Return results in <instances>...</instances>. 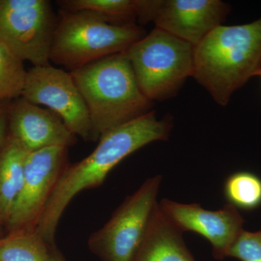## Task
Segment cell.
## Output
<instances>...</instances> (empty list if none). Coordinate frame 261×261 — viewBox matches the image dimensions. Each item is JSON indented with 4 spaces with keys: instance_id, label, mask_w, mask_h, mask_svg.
Returning <instances> with one entry per match:
<instances>
[{
    "instance_id": "1",
    "label": "cell",
    "mask_w": 261,
    "mask_h": 261,
    "mask_svg": "<svg viewBox=\"0 0 261 261\" xmlns=\"http://www.w3.org/2000/svg\"><path fill=\"white\" fill-rule=\"evenodd\" d=\"M172 127L171 119L159 120L152 111L101 136L92 153L65 168L36 231L55 245L60 220L75 196L102 185L113 168L135 151L155 141L167 140Z\"/></svg>"
},
{
    "instance_id": "2",
    "label": "cell",
    "mask_w": 261,
    "mask_h": 261,
    "mask_svg": "<svg viewBox=\"0 0 261 261\" xmlns=\"http://www.w3.org/2000/svg\"><path fill=\"white\" fill-rule=\"evenodd\" d=\"M260 73L261 18L243 25H220L194 49L192 77L224 107L235 91Z\"/></svg>"
},
{
    "instance_id": "3",
    "label": "cell",
    "mask_w": 261,
    "mask_h": 261,
    "mask_svg": "<svg viewBox=\"0 0 261 261\" xmlns=\"http://www.w3.org/2000/svg\"><path fill=\"white\" fill-rule=\"evenodd\" d=\"M70 73L88 108L94 142L152 111L153 102L141 91L126 51Z\"/></svg>"
},
{
    "instance_id": "4",
    "label": "cell",
    "mask_w": 261,
    "mask_h": 261,
    "mask_svg": "<svg viewBox=\"0 0 261 261\" xmlns=\"http://www.w3.org/2000/svg\"><path fill=\"white\" fill-rule=\"evenodd\" d=\"M146 35L145 29L136 23L114 25L91 12L60 9L49 61L73 71L106 57L126 53Z\"/></svg>"
},
{
    "instance_id": "5",
    "label": "cell",
    "mask_w": 261,
    "mask_h": 261,
    "mask_svg": "<svg viewBox=\"0 0 261 261\" xmlns=\"http://www.w3.org/2000/svg\"><path fill=\"white\" fill-rule=\"evenodd\" d=\"M194 47L154 28L126 51L137 84L146 97L163 101L177 94L194 68Z\"/></svg>"
},
{
    "instance_id": "6",
    "label": "cell",
    "mask_w": 261,
    "mask_h": 261,
    "mask_svg": "<svg viewBox=\"0 0 261 261\" xmlns=\"http://www.w3.org/2000/svg\"><path fill=\"white\" fill-rule=\"evenodd\" d=\"M162 176L147 178L113 213L109 221L89 237V250L102 261H134L159 209Z\"/></svg>"
},
{
    "instance_id": "7",
    "label": "cell",
    "mask_w": 261,
    "mask_h": 261,
    "mask_svg": "<svg viewBox=\"0 0 261 261\" xmlns=\"http://www.w3.org/2000/svg\"><path fill=\"white\" fill-rule=\"evenodd\" d=\"M56 22L47 0H0V43L34 66L49 65Z\"/></svg>"
},
{
    "instance_id": "8",
    "label": "cell",
    "mask_w": 261,
    "mask_h": 261,
    "mask_svg": "<svg viewBox=\"0 0 261 261\" xmlns=\"http://www.w3.org/2000/svg\"><path fill=\"white\" fill-rule=\"evenodd\" d=\"M64 147L29 152L23 186L5 226L7 234L35 231L58 180L68 166Z\"/></svg>"
},
{
    "instance_id": "9",
    "label": "cell",
    "mask_w": 261,
    "mask_h": 261,
    "mask_svg": "<svg viewBox=\"0 0 261 261\" xmlns=\"http://www.w3.org/2000/svg\"><path fill=\"white\" fill-rule=\"evenodd\" d=\"M22 97L56 113L75 137L94 142L88 108L70 72L50 64L33 67Z\"/></svg>"
},
{
    "instance_id": "10",
    "label": "cell",
    "mask_w": 261,
    "mask_h": 261,
    "mask_svg": "<svg viewBox=\"0 0 261 261\" xmlns=\"http://www.w3.org/2000/svg\"><path fill=\"white\" fill-rule=\"evenodd\" d=\"M229 11V5L220 0H139L137 20L153 22L155 28L195 47Z\"/></svg>"
},
{
    "instance_id": "11",
    "label": "cell",
    "mask_w": 261,
    "mask_h": 261,
    "mask_svg": "<svg viewBox=\"0 0 261 261\" xmlns=\"http://www.w3.org/2000/svg\"><path fill=\"white\" fill-rule=\"evenodd\" d=\"M159 209L182 232L193 231L207 239L212 245L213 255L218 260L228 257L231 247L244 230L245 219L229 204L218 211H208L200 204L163 199L159 202Z\"/></svg>"
},
{
    "instance_id": "12",
    "label": "cell",
    "mask_w": 261,
    "mask_h": 261,
    "mask_svg": "<svg viewBox=\"0 0 261 261\" xmlns=\"http://www.w3.org/2000/svg\"><path fill=\"white\" fill-rule=\"evenodd\" d=\"M8 132L29 152L51 147L68 148L76 142L61 117L23 97L8 104Z\"/></svg>"
},
{
    "instance_id": "13",
    "label": "cell",
    "mask_w": 261,
    "mask_h": 261,
    "mask_svg": "<svg viewBox=\"0 0 261 261\" xmlns=\"http://www.w3.org/2000/svg\"><path fill=\"white\" fill-rule=\"evenodd\" d=\"M134 261H196L187 248L183 232L165 217L159 205Z\"/></svg>"
},
{
    "instance_id": "14",
    "label": "cell",
    "mask_w": 261,
    "mask_h": 261,
    "mask_svg": "<svg viewBox=\"0 0 261 261\" xmlns=\"http://www.w3.org/2000/svg\"><path fill=\"white\" fill-rule=\"evenodd\" d=\"M29 152L8 132L0 146V225L3 229L23 186Z\"/></svg>"
},
{
    "instance_id": "15",
    "label": "cell",
    "mask_w": 261,
    "mask_h": 261,
    "mask_svg": "<svg viewBox=\"0 0 261 261\" xmlns=\"http://www.w3.org/2000/svg\"><path fill=\"white\" fill-rule=\"evenodd\" d=\"M37 231L0 238V261H53L51 249Z\"/></svg>"
},
{
    "instance_id": "16",
    "label": "cell",
    "mask_w": 261,
    "mask_h": 261,
    "mask_svg": "<svg viewBox=\"0 0 261 261\" xmlns=\"http://www.w3.org/2000/svg\"><path fill=\"white\" fill-rule=\"evenodd\" d=\"M57 4L67 11L95 13L114 25L135 23L138 17L139 0H61Z\"/></svg>"
},
{
    "instance_id": "17",
    "label": "cell",
    "mask_w": 261,
    "mask_h": 261,
    "mask_svg": "<svg viewBox=\"0 0 261 261\" xmlns=\"http://www.w3.org/2000/svg\"><path fill=\"white\" fill-rule=\"evenodd\" d=\"M223 192L227 204L238 210L254 211L261 206V178L255 173H231L225 180Z\"/></svg>"
},
{
    "instance_id": "18",
    "label": "cell",
    "mask_w": 261,
    "mask_h": 261,
    "mask_svg": "<svg viewBox=\"0 0 261 261\" xmlns=\"http://www.w3.org/2000/svg\"><path fill=\"white\" fill-rule=\"evenodd\" d=\"M23 62L0 43V102L22 97L28 72Z\"/></svg>"
},
{
    "instance_id": "19",
    "label": "cell",
    "mask_w": 261,
    "mask_h": 261,
    "mask_svg": "<svg viewBox=\"0 0 261 261\" xmlns=\"http://www.w3.org/2000/svg\"><path fill=\"white\" fill-rule=\"evenodd\" d=\"M240 261H261V228L257 231L243 230L228 253Z\"/></svg>"
},
{
    "instance_id": "20",
    "label": "cell",
    "mask_w": 261,
    "mask_h": 261,
    "mask_svg": "<svg viewBox=\"0 0 261 261\" xmlns=\"http://www.w3.org/2000/svg\"><path fill=\"white\" fill-rule=\"evenodd\" d=\"M8 104H9V102H0V146L8 134ZM3 228L0 225V236L3 232Z\"/></svg>"
},
{
    "instance_id": "21",
    "label": "cell",
    "mask_w": 261,
    "mask_h": 261,
    "mask_svg": "<svg viewBox=\"0 0 261 261\" xmlns=\"http://www.w3.org/2000/svg\"><path fill=\"white\" fill-rule=\"evenodd\" d=\"M51 260L53 261H65L64 257L59 252V250L56 248L55 245L51 249Z\"/></svg>"
},
{
    "instance_id": "22",
    "label": "cell",
    "mask_w": 261,
    "mask_h": 261,
    "mask_svg": "<svg viewBox=\"0 0 261 261\" xmlns=\"http://www.w3.org/2000/svg\"><path fill=\"white\" fill-rule=\"evenodd\" d=\"M260 76L261 77V73H260Z\"/></svg>"
}]
</instances>
